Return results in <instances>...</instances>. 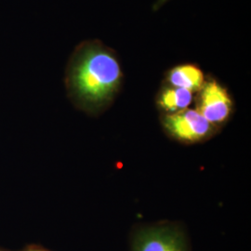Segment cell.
Wrapping results in <instances>:
<instances>
[{
	"instance_id": "cell-4",
	"label": "cell",
	"mask_w": 251,
	"mask_h": 251,
	"mask_svg": "<svg viewBox=\"0 0 251 251\" xmlns=\"http://www.w3.org/2000/svg\"><path fill=\"white\" fill-rule=\"evenodd\" d=\"M198 111L212 125L226 121L232 112L233 102L229 93L219 82L208 80L199 90Z\"/></svg>"
},
{
	"instance_id": "cell-9",
	"label": "cell",
	"mask_w": 251,
	"mask_h": 251,
	"mask_svg": "<svg viewBox=\"0 0 251 251\" xmlns=\"http://www.w3.org/2000/svg\"><path fill=\"white\" fill-rule=\"evenodd\" d=\"M0 251H9V250H7V249H4V248H1V247H0Z\"/></svg>"
},
{
	"instance_id": "cell-1",
	"label": "cell",
	"mask_w": 251,
	"mask_h": 251,
	"mask_svg": "<svg viewBox=\"0 0 251 251\" xmlns=\"http://www.w3.org/2000/svg\"><path fill=\"white\" fill-rule=\"evenodd\" d=\"M122 71L116 55L100 42L81 43L72 54L65 83L76 107L89 113L106 106L116 95Z\"/></svg>"
},
{
	"instance_id": "cell-7",
	"label": "cell",
	"mask_w": 251,
	"mask_h": 251,
	"mask_svg": "<svg viewBox=\"0 0 251 251\" xmlns=\"http://www.w3.org/2000/svg\"><path fill=\"white\" fill-rule=\"evenodd\" d=\"M20 251H50L39 245H28Z\"/></svg>"
},
{
	"instance_id": "cell-6",
	"label": "cell",
	"mask_w": 251,
	"mask_h": 251,
	"mask_svg": "<svg viewBox=\"0 0 251 251\" xmlns=\"http://www.w3.org/2000/svg\"><path fill=\"white\" fill-rule=\"evenodd\" d=\"M192 100V91L171 87L162 90L158 98V104L168 114H175L188 109Z\"/></svg>"
},
{
	"instance_id": "cell-3",
	"label": "cell",
	"mask_w": 251,
	"mask_h": 251,
	"mask_svg": "<svg viewBox=\"0 0 251 251\" xmlns=\"http://www.w3.org/2000/svg\"><path fill=\"white\" fill-rule=\"evenodd\" d=\"M166 130L175 139L184 143H196L211 134L213 126L198 110L186 109L163 117Z\"/></svg>"
},
{
	"instance_id": "cell-5",
	"label": "cell",
	"mask_w": 251,
	"mask_h": 251,
	"mask_svg": "<svg viewBox=\"0 0 251 251\" xmlns=\"http://www.w3.org/2000/svg\"><path fill=\"white\" fill-rule=\"evenodd\" d=\"M168 82L173 88H179L192 92L199 91L203 87L204 74L196 65L184 64L171 69L168 75Z\"/></svg>"
},
{
	"instance_id": "cell-8",
	"label": "cell",
	"mask_w": 251,
	"mask_h": 251,
	"mask_svg": "<svg viewBox=\"0 0 251 251\" xmlns=\"http://www.w3.org/2000/svg\"><path fill=\"white\" fill-rule=\"evenodd\" d=\"M169 0H157V2L155 3L154 5V9H159L160 7H162V5H164L166 2H168Z\"/></svg>"
},
{
	"instance_id": "cell-2",
	"label": "cell",
	"mask_w": 251,
	"mask_h": 251,
	"mask_svg": "<svg viewBox=\"0 0 251 251\" xmlns=\"http://www.w3.org/2000/svg\"><path fill=\"white\" fill-rule=\"evenodd\" d=\"M132 251H189L183 233L173 225L144 228L135 233Z\"/></svg>"
}]
</instances>
